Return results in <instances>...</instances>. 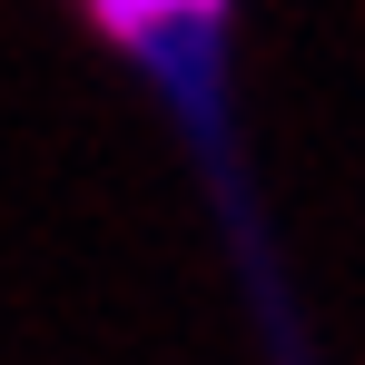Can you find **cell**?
<instances>
[{
  "label": "cell",
  "instance_id": "1",
  "mask_svg": "<svg viewBox=\"0 0 365 365\" xmlns=\"http://www.w3.org/2000/svg\"><path fill=\"white\" fill-rule=\"evenodd\" d=\"M79 10H89V20H99L109 40H128V50H138V40H158V30H187V20H217L227 0H79Z\"/></svg>",
  "mask_w": 365,
  "mask_h": 365
}]
</instances>
